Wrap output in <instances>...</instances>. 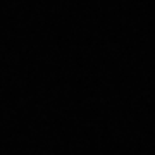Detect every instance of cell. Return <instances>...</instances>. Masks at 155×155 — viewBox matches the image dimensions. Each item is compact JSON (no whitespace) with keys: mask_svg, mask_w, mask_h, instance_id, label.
Here are the masks:
<instances>
[]
</instances>
